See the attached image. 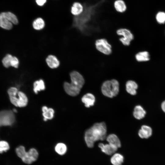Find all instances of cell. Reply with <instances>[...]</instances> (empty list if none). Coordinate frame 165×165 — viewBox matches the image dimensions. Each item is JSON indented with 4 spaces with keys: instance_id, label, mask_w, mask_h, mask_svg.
I'll return each instance as SVG.
<instances>
[{
    "instance_id": "obj_19",
    "label": "cell",
    "mask_w": 165,
    "mask_h": 165,
    "mask_svg": "<svg viewBox=\"0 0 165 165\" xmlns=\"http://www.w3.org/2000/svg\"><path fill=\"white\" fill-rule=\"evenodd\" d=\"M145 111L141 106L138 105L135 107L133 112V115L136 119H141L145 116Z\"/></svg>"
},
{
    "instance_id": "obj_10",
    "label": "cell",
    "mask_w": 165,
    "mask_h": 165,
    "mask_svg": "<svg viewBox=\"0 0 165 165\" xmlns=\"http://www.w3.org/2000/svg\"><path fill=\"white\" fill-rule=\"evenodd\" d=\"M98 146L101 151L106 155H111L115 153L118 148L109 143L104 144L100 143Z\"/></svg>"
},
{
    "instance_id": "obj_24",
    "label": "cell",
    "mask_w": 165,
    "mask_h": 165,
    "mask_svg": "<svg viewBox=\"0 0 165 165\" xmlns=\"http://www.w3.org/2000/svg\"><path fill=\"white\" fill-rule=\"evenodd\" d=\"M33 87L34 91L36 94L38 91L44 90L45 88L44 82L42 79L35 82L33 84Z\"/></svg>"
},
{
    "instance_id": "obj_15",
    "label": "cell",
    "mask_w": 165,
    "mask_h": 165,
    "mask_svg": "<svg viewBox=\"0 0 165 165\" xmlns=\"http://www.w3.org/2000/svg\"><path fill=\"white\" fill-rule=\"evenodd\" d=\"M152 134V128L146 125L142 126L138 132L139 136L141 138H148L151 136Z\"/></svg>"
},
{
    "instance_id": "obj_1",
    "label": "cell",
    "mask_w": 165,
    "mask_h": 165,
    "mask_svg": "<svg viewBox=\"0 0 165 165\" xmlns=\"http://www.w3.org/2000/svg\"><path fill=\"white\" fill-rule=\"evenodd\" d=\"M106 126L104 122L94 124L85 133L84 140L87 146L92 148L95 142L104 140L106 138Z\"/></svg>"
},
{
    "instance_id": "obj_30",
    "label": "cell",
    "mask_w": 165,
    "mask_h": 165,
    "mask_svg": "<svg viewBox=\"0 0 165 165\" xmlns=\"http://www.w3.org/2000/svg\"><path fill=\"white\" fill-rule=\"evenodd\" d=\"M19 64V61L18 59L15 56H13L10 62V66L15 68H17Z\"/></svg>"
},
{
    "instance_id": "obj_33",
    "label": "cell",
    "mask_w": 165,
    "mask_h": 165,
    "mask_svg": "<svg viewBox=\"0 0 165 165\" xmlns=\"http://www.w3.org/2000/svg\"><path fill=\"white\" fill-rule=\"evenodd\" d=\"M13 111L14 112H17V110L16 109H14L13 110Z\"/></svg>"
},
{
    "instance_id": "obj_32",
    "label": "cell",
    "mask_w": 165,
    "mask_h": 165,
    "mask_svg": "<svg viewBox=\"0 0 165 165\" xmlns=\"http://www.w3.org/2000/svg\"><path fill=\"white\" fill-rule=\"evenodd\" d=\"M161 107L162 110L165 113V101L162 103Z\"/></svg>"
},
{
    "instance_id": "obj_6",
    "label": "cell",
    "mask_w": 165,
    "mask_h": 165,
    "mask_svg": "<svg viewBox=\"0 0 165 165\" xmlns=\"http://www.w3.org/2000/svg\"><path fill=\"white\" fill-rule=\"evenodd\" d=\"M94 45L97 50L104 55H109L112 53V46L105 38L97 39L95 41Z\"/></svg>"
},
{
    "instance_id": "obj_9",
    "label": "cell",
    "mask_w": 165,
    "mask_h": 165,
    "mask_svg": "<svg viewBox=\"0 0 165 165\" xmlns=\"http://www.w3.org/2000/svg\"><path fill=\"white\" fill-rule=\"evenodd\" d=\"M85 9L84 5L79 1L73 2L71 6L70 12L73 16H76L81 14Z\"/></svg>"
},
{
    "instance_id": "obj_3",
    "label": "cell",
    "mask_w": 165,
    "mask_h": 165,
    "mask_svg": "<svg viewBox=\"0 0 165 165\" xmlns=\"http://www.w3.org/2000/svg\"><path fill=\"white\" fill-rule=\"evenodd\" d=\"M7 93L10 102L15 106L21 108L27 105L28 99L26 95L16 87H10L8 89Z\"/></svg>"
},
{
    "instance_id": "obj_18",
    "label": "cell",
    "mask_w": 165,
    "mask_h": 165,
    "mask_svg": "<svg viewBox=\"0 0 165 165\" xmlns=\"http://www.w3.org/2000/svg\"><path fill=\"white\" fill-rule=\"evenodd\" d=\"M106 140L108 143L112 145L117 148L121 146V143L120 140L116 135L114 134H111L106 137Z\"/></svg>"
},
{
    "instance_id": "obj_2",
    "label": "cell",
    "mask_w": 165,
    "mask_h": 165,
    "mask_svg": "<svg viewBox=\"0 0 165 165\" xmlns=\"http://www.w3.org/2000/svg\"><path fill=\"white\" fill-rule=\"evenodd\" d=\"M71 82H65L64 84V90L68 95L75 96L79 93L85 83L83 76L79 72L73 71L70 74Z\"/></svg>"
},
{
    "instance_id": "obj_14",
    "label": "cell",
    "mask_w": 165,
    "mask_h": 165,
    "mask_svg": "<svg viewBox=\"0 0 165 165\" xmlns=\"http://www.w3.org/2000/svg\"><path fill=\"white\" fill-rule=\"evenodd\" d=\"M81 100L82 102L85 104V106L89 108L94 105L95 99L93 94L88 93L84 95Z\"/></svg>"
},
{
    "instance_id": "obj_27",
    "label": "cell",
    "mask_w": 165,
    "mask_h": 165,
    "mask_svg": "<svg viewBox=\"0 0 165 165\" xmlns=\"http://www.w3.org/2000/svg\"><path fill=\"white\" fill-rule=\"evenodd\" d=\"M156 19L159 24H163L165 23V12L163 11L158 12L156 15Z\"/></svg>"
},
{
    "instance_id": "obj_22",
    "label": "cell",
    "mask_w": 165,
    "mask_h": 165,
    "mask_svg": "<svg viewBox=\"0 0 165 165\" xmlns=\"http://www.w3.org/2000/svg\"><path fill=\"white\" fill-rule=\"evenodd\" d=\"M124 157L119 153L114 154L111 157L110 161L113 165H122L124 161Z\"/></svg>"
},
{
    "instance_id": "obj_25",
    "label": "cell",
    "mask_w": 165,
    "mask_h": 165,
    "mask_svg": "<svg viewBox=\"0 0 165 165\" xmlns=\"http://www.w3.org/2000/svg\"><path fill=\"white\" fill-rule=\"evenodd\" d=\"M5 14L9 20L13 24L16 25L18 23V20L16 15L10 11L4 12Z\"/></svg>"
},
{
    "instance_id": "obj_16",
    "label": "cell",
    "mask_w": 165,
    "mask_h": 165,
    "mask_svg": "<svg viewBox=\"0 0 165 165\" xmlns=\"http://www.w3.org/2000/svg\"><path fill=\"white\" fill-rule=\"evenodd\" d=\"M126 91L128 93L133 95L136 94L138 85L136 82L132 80H128L126 83Z\"/></svg>"
},
{
    "instance_id": "obj_12",
    "label": "cell",
    "mask_w": 165,
    "mask_h": 165,
    "mask_svg": "<svg viewBox=\"0 0 165 165\" xmlns=\"http://www.w3.org/2000/svg\"><path fill=\"white\" fill-rule=\"evenodd\" d=\"M113 5L115 11L119 13H124L127 9V5L124 0H115Z\"/></svg>"
},
{
    "instance_id": "obj_4",
    "label": "cell",
    "mask_w": 165,
    "mask_h": 165,
    "mask_svg": "<svg viewBox=\"0 0 165 165\" xmlns=\"http://www.w3.org/2000/svg\"><path fill=\"white\" fill-rule=\"evenodd\" d=\"M101 90L104 95L112 98L116 96L119 92V82L117 80L114 79L106 80L103 83Z\"/></svg>"
},
{
    "instance_id": "obj_5",
    "label": "cell",
    "mask_w": 165,
    "mask_h": 165,
    "mask_svg": "<svg viewBox=\"0 0 165 165\" xmlns=\"http://www.w3.org/2000/svg\"><path fill=\"white\" fill-rule=\"evenodd\" d=\"M116 34L121 37L119 39L123 45L125 46H128L134 38V36L129 29L126 28H120L116 30Z\"/></svg>"
},
{
    "instance_id": "obj_23",
    "label": "cell",
    "mask_w": 165,
    "mask_h": 165,
    "mask_svg": "<svg viewBox=\"0 0 165 165\" xmlns=\"http://www.w3.org/2000/svg\"><path fill=\"white\" fill-rule=\"evenodd\" d=\"M56 152L60 155H63L66 152L67 147L66 145L63 143H57L54 148Z\"/></svg>"
},
{
    "instance_id": "obj_29",
    "label": "cell",
    "mask_w": 165,
    "mask_h": 165,
    "mask_svg": "<svg viewBox=\"0 0 165 165\" xmlns=\"http://www.w3.org/2000/svg\"><path fill=\"white\" fill-rule=\"evenodd\" d=\"M25 147L23 145H20L16 147L15 149L16 155L21 159L26 152Z\"/></svg>"
},
{
    "instance_id": "obj_17",
    "label": "cell",
    "mask_w": 165,
    "mask_h": 165,
    "mask_svg": "<svg viewBox=\"0 0 165 165\" xmlns=\"http://www.w3.org/2000/svg\"><path fill=\"white\" fill-rule=\"evenodd\" d=\"M135 58L138 62H146L150 60V55L148 51H140L135 54Z\"/></svg>"
},
{
    "instance_id": "obj_8",
    "label": "cell",
    "mask_w": 165,
    "mask_h": 165,
    "mask_svg": "<svg viewBox=\"0 0 165 165\" xmlns=\"http://www.w3.org/2000/svg\"><path fill=\"white\" fill-rule=\"evenodd\" d=\"M38 153L34 148H30L26 152L21 158L22 162L25 164H30L35 161L38 159Z\"/></svg>"
},
{
    "instance_id": "obj_31",
    "label": "cell",
    "mask_w": 165,
    "mask_h": 165,
    "mask_svg": "<svg viewBox=\"0 0 165 165\" xmlns=\"http://www.w3.org/2000/svg\"><path fill=\"white\" fill-rule=\"evenodd\" d=\"M47 0H35L37 5L40 6H43L47 2Z\"/></svg>"
},
{
    "instance_id": "obj_28",
    "label": "cell",
    "mask_w": 165,
    "mask_h": 165,
    "mask_svg": "<svg viewBox=\"0 0 165 165\" xmlns=\"http://www.w3.org/2000/svg\"><path fill=\"white\" fill-rule=\"evenodd\" d=\"M10 148L9 143L4 140L0 141V153L2 154L8 151Z\"/></svg>"
},
{
    "instance_id": "obj_20",
    "label": "cell",
    "mask_w": 165,
    "mask_h": 165,
    "mask_svg": "<svg viewBox=\"0 0 165 165\" xmlns=\"http://www.w3.org/2000/svg\"><path fill=\"white\" fill-rule=\"evenodd\" d=\"M33 28L35 30L39 31L44 28L45 26V23L44 20L40 17L35 19L32 23Z\"/></svg>"
},
{
    "instance_id": "obj_11",
    "label": "cell",
    "mask_w": 165,
    "mask_h": 165,
    "mask_svg": "<svg viewBox=\"0 0 165 165\" xmlns=\"http://www.w3.org/2000/svg\"><path fill=\"white\" fill-rule=\"evenodd\" d=\"M0 27L6 30H10L13 27V24L6 17L4 12L0 13Z\"/></svg>"
},
{
    "instance_id": "obj_26",
    "label": "cell",
    "mask_w": 165,
    "mask_h": 165,
    "mask_svg": "<svg viewBox=\"0 0 165 165\" xmlns=\"http://www.w3.org/2000/svg\"><path fill=\"white\" fill-rule=\"evenodd\" d=\"M13 56L10 54H6L3 57L2 60L3 66L6 68H8L10 66V62Z\"/></svg>"
},
{
    "instance_id": "obj_21",
    "label": "cell",
    "mask_w": 165,
    "mask_h": 165,
    "mask_svg": "<svg viewBox=\"0 0 165 165\" xmlns=\"http://www.w3.org/2000/svg\"><path fill=\"white\" fill-rule=\"evenodd\" d=\"M42 111L44 121H46L47 119H51L53 118L54 111L53 109L49 108L46 106H44L42 108Z\"/></svg>"
},
{
    "instance_id": "obj_13",
    "label": "cell",
    "mask_w": 165,
    "mask_h": 165,
    "mask_svg": "<svg viewBox=\"0 0 165 165\" xmlns=\"http://www.w3.org/2000/svg\"><path fill=\"white\" fill-rule=\"evenodd\" d=\"M48 66L51 69L57 68L60 65V62L57 57L53 55H48L46 59Z\"/></svg>"
},
{
    "instance_id": "obj_7",
    "label": "cell",
    "mask_w": 165,
    "mask_h": 165,
    "mask_svg": "<svg viewBox=\"0 0 165 165\" xmlns=\"http://www.w3.org/2000/svg\"><path fill=\"white\" fill-rule=\"evenodd\" d=\"M15 121L14 112L10 110L0 111V126H8L13 125Z\"/></svg>"
}]
</instances>
